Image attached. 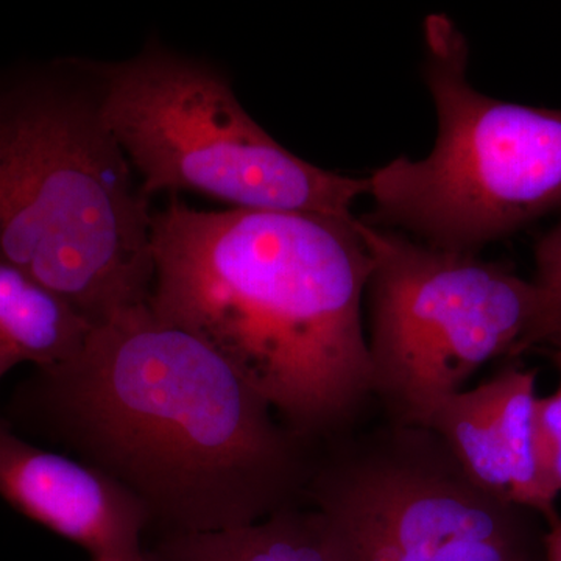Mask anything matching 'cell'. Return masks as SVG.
Returning a JSON list of instances; mask_svg holds the SVG:
<instances>
[{
    "label": "cell",
    "instance_id": "9a60e30c",
    "mask_svg": "<svg viewBox=\"0 0 561 561\" xmlns=\"http://www.w3.org/2000/svg\"><path fill=\"white\" fill-rule=\"evenodd\" d=\"M91 561H144V553H142V556H138V557H121V556L92 557Z\"/></svg>",
    "mask_w": 561,
    "mask_h": 561
},
{
    "label": "cell",
    "instance_id": "8fae6325",
    "mask_svg": "<svg viewBox=\"0 0 561 561\" xmlns=\"http://www.w3.org/2000/svg\"><path fill=\"white\" fill-rule=\"evenodd\" d=\"M92 327L69 302L0 262V379L16 365L49 368L76 357Z\"/></svg>",
    "mask_w": 561,
    "mask_h": 561
},
{
    "label": "cell",
    "instance_id": "3957f363",
    "mask_svg": "<svg viewBox=\"0 0 561 561\" xmlns=\"http://www.w3.org/2000/svg\"><path fill=\"white\" fill-rule=\"evenodd\" d=\"M150 198L103 114L94 58L0 70V262L92 328L149 305Z\"/></svg>",
    "mask_w": 561,
    "mask_h": 561
},
{
    "label": "cell",
    "instance_id": "7a4b0ae2",
    "mask_svg": "<svg viewBox=\"0 0 561 561\" xmlns=\"http://www.w3.org/2000/svg\"><path fill=\"white\" fill-rule=\"evenodd\" d=\"M149 308L230 362L313 446L373 398L362 301L373 257L360 219L290 210L151 214Z\"/></svg>",
    "mask_w": 561,
    "mask_h": 561
},
{
    "label": "cell",
    "instance_id": "5b68a950",
    "mask_svg": "<svg viewBox=\"0 0 561 561\" xmlns=\"http://www.w3.org/2000/svg\"><path fill=\"white\" fill-rule=\"evenodd\" d=\"M95 68L106 125L147 198L190 191L234 209L356 217L367 179L324 171L280 146L213 62L149 41L135 57Z\"/></svg>",
    "mask_w": 561,
    "mask_h": 561
},
{
    "label": "cell",
    "instance_id": "2e32d148",
    "mask_svg": "<svg viewBox=\"0 0 561 561\" xmlns=\"http://www.w3.org/2000/svg\"><path fill=\"white\" fill-rule=\"evenodd\" d=\"M553 346H556V354H553V359H556L557 368H559L561 386V337L559 341L553 343Z\"/></svg>",
    "mask_w": 561,
    "mask_h": 561
},
{
    "label": "cell",
    "instance_id": "9c48e42d",
    "mask_svg": "<svg viewBox=\"0 0 561 561\" xmlns=\"http://www.w3.org/2000/svg\"><path fill=\"white\" fill-rule=\"evenodd\" d=\"M537 398V373L508 367L449 398L430 430L481 489L546 516L531 445Z\"/></svg>",
    "mask_w": 561,
    "mask_h": 561
},
{
    "label": "cell",
    "instance_id": "30bf717a",
    "mask_svg": "<svg viewBox=\"0 0 561 561\" xmlns=\"http://www.w3.org/2000/svg\"><path fill=\"white\" fill-rule=\"evenodd\" d=\"M144 561H343L327 523L311 505L284 508L250 526L154 535Z\"/></svg>",
    "mask_w": 561,
    "mask_h": 561
},
{
    "label": "cell",
    "instance_id": "52a82bcc",
    "mask_svg": "<svg viewBox=\"0 0 561 561\" xmlns=\"http://www.w3.org/2000/svg\"><path fill=\"white\" fill-rule=\"evenodd\" d=\"M323 445L306 504L343 561H542L538 513L481 489L430 427L387 423Z\"/></svg>",
    "mask_w": 561,
    "mask_h": 561
},
{
    "label": "cell",
    "instance_id": "5bb4252c",
    "mask_svg": "<svg viewBox=\"0 0 561 561\" xmlns=\"http://www.w3.org/2000/svg\"><path fill=\"white\" fill-rule=\"evenodd\" d=\"M546 530L542 531V561H561V518L557 511L542 516Z\"/></svg>",
    "mask_w": 561,
    "mask_h": 561
},
{
    "label": "cell",
    "instance_id": "8992f818",
    "mask_svg": "<svg viewBox=\"0 0 561 561\" xmlns=\"http://www.w3.org/2000/svg\"><path fill=\"white\" fill-rule=\"evenodd\" d=\"M373 257V398L389 423L430 427L479 368L561 337L545 291L497 262L443 250L360 219Z\"/></svg>",
    "mask_w": 561,
    "mask_h": 561
},
{
    "label": "cell",
    "instance_id": "ba28073f",
    "mask_svg": "<svg viewBox=\"0 0 561 561\" xmlns=\"http://www.w3.org/2000/svg\"><path fill=\"white\" fill-rule=\"evenodd\" d=\"M0 497L92 557L144 553L150 515L108 474L25 442L0 416Z\"/></svg>",
    "mask_w": 561,
    "mask_h": 561
},
{
    "label": "cell",
    "instance_id": "6da1fadb",
    "mask_svg": "<svg viewBox=\"0 0 561 561\" xmlns=\"http://www.w3.org/2000/svg\"><path fill=\"white\" fill-rule=\"evenodd\" d=\"M10 412L130 491L154 535L238 529L306 504L319 448L149 305L92 328L65 364L36 368Z\"/></svg>",
    "mask_w": 561,
    "mask_h": 561
},
{
    "label": "cell",
    "instance_id": "7c38bea8",
    "mask_svg": "<svg viewBox=\"0 0 561 561\" xmlns=\"http://www.w3.org/2000/svg\"><path fill=\"white\" fill-rule=\"evenodd\" d=\"M531 445L542 501L549 511H556L561 493V386L535 401Z\"/></svg>",
    "mask_w": 561,
    "mask_h": 561
},
{
    "label": "cell",
    "instance_id": "4fadbf2b",
    "mask_svg": "<svg viewBox=\"0 0 561 561\" xmlns=\"http://www.w3.org/2000/svg\"><path fill=\"white\" fill-rule=\"evenodd\" d=\"M535 283L545 291L561 321V221L542 236L535 250Z\"/></svg>",
    "mask_w": 561,
    "mask_h": 561
},
{
    "label": "cell",
    "instance_id": "277c9868",
    "mask_svg": "<svg viewBox=\"0 0 561 561\" xmlns=\"http://www.w3.org/2000/svg\"><path fill=\"white\" fill-rule=\"evenodd\" d=\"M463 33L424 22V77L437 139L367 176L371 219L437 249L474 253L561 206V110L490 98L468 80Z\"/></svg>",
    "mask_w": 561,
    "mask_h": 561
}]
</instances>
